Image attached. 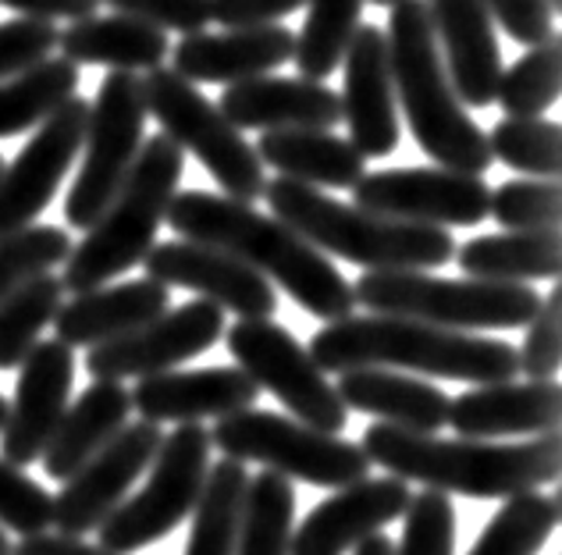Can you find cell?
Segmentation results:
<instances>
[{
    "mask_svg": "<svg viewBox=\"0 0 562 555\" xmlns=\"http://www.w3.org/2000/svg\"><path fill=\"white\" fill-rule=\"evenodd\" d=\"M165 225H171L182 239L214 246L243 260L249 271L285 288L306 314L328 325L357 310V296L346 274L274 214L254 211V203L206 193V189H186L171 196Z\"/></svg>",
    "mask_w": 562,
    "mask_h": 555,
    "instance_id": "cell-1",
    "label": "cell"
},
{
    "mask_svg": "<svg viewBox=\"0 0 562 555\" xmlns=\"http://www.w3.org/2000/svg\"><path fill=\"white\" fill-rule=\"evenodd\" d=\"M306 353L324 374L389 367L467 385H498L520 374L516 346L509 342L389 314H349L342 320H331L310 339Z\"/></svg>",
    "mask_w": 562,
    "mask_h": 555,
    "instance_id": "cell-2",
    "label": "cell"
},
{
    "mask_svg": "<svg viewBox=\"0 0 562 555\" xmlns=\"http://www.w3.org/2000/svg\"><path fill=\"white\" fill-rule=\"evenodd\" d=\"M367 460L398 480L467 499H509L559 477V431L530 442H487V438H435L389 423L363 431Z\"/></svg>",
    "mask_w": 562,
    "mask_h": 555,
    "instance_id": "cell-3",
    "label": "cell"
},
{
    "mask_svg": "<svg viewBox=\"0 0 562 555\" xmlns=\"http://www.w3.org/2000/svg\"><path fill=\"white\" fill-rule=\"evenodd\" d=\"M389 65L395 104L403 107L413 139L435 165L463 174H484L492 150L481 125L456 97L441 61L431 14L424 0H398L389 14Z\"/></svg>",
    "mask_w": 562,
    "mask_h": 555,
    "instance_id": "cell-4",
    "label": "cell"
},
{
    "mask_svg": "<svg viewBox=\"0 0 562 555\" xmlns=\"http://www.w3.org/2000/svg\"><path fill=\"white\" fill-rule=\"evenodd\" d=\"M263 200L278 222L300 231L314 250L342 257L363 271H431L446 268L456 253L449 228L381 217L281 174L263 185Z\"/></svg>",
    "mask_w": 562,
    "mask_h": 555,
    "instance_id": "cell-5",
    "label": "cell"
},
{
    "mask_svg": "<svg viewBox=\"0 0 562 555\" xmlns=\"http://www.w3.org/2000/svg\"><path fill=\"white\" fill-rule=\"evenodd\" d=\"M182 171L186 154L165 133L143 139L125 185L117 189L108 211L86 228V239L71 246L61 274L65 292L100 288L143 264V257L157 246V231L165 225L171 196L179 193Z\"/></svg>",
    "mask_w": 562,
    "mask_h": 555,
    "instance_id": "cell-6",
    "label": "cell"
},
{
    "mask_svg": "<svg viewBox=\"0 0 562 555\" xmlns=\"http://www.w3.org/2000/svg\"><path fill=\"white\" fill-rule=\"evenodd\" d=\"M357 306L371 314L409 317L452 331L527 328L541 296L535 285L484 282V278H438L427 271H363L352 285Z\"/></svg>",
    "mask_w": 562,
    "mask_h": 555,
    "instance_id": "cell-7",
    "label": "cell"
},
{
    "mask_svg": "<svg viewBox=\"0 0 562 555\" xmlns=\"http://www.w3.org/2000/svg\"><path fill=\"white\" fill-rule=\"evenodd\" d=\"M211 445L225 460L260 463L281 477L317 488H346L352 480H363L374 466L360 442H346L295 417L254 410V406L221 417L211 431Z\"/></svg>",
    "mask_w": 562,
    "mask_h": 555,
    "instance_id": "cell-8",
    "label": "cell"
},
{
    "mask_svg": "<svg viewBox=\"0 0 562 555\" xmlns=\"http://www.w3.org/2000/svg\"><path fill=\"white\" fill-rule=\"evenodd\" d=\"M146 114L157 118L179 150L192 154L206 168V174L217 182L221 196H232L239 203H254L263 196V165L254 146L246 143L243 128H235L217 104H211L200 86L182 79L175 68H150L143 79Z\"/></svg>",
    "mask_w": 562,
    "mask_h": 555,
    "instance_id": "cell-9",
    "label": "cell"
},
{
    "mask_svg": "<svg viewBox=\"0 0 562 555\" xmlns=\"http://www.w3.org/2000/svg\"><path fill=\"white\" fill-rule=\"evenodd\" d=\"M146 118L143 79L136 71H111L86 114L82 165L65 196V222L71 228H90L125 185L146 139Z\"/></svg>",
    "mask_w": 562,
    "mask_h": 555,
    "instance_id": "cell-10",
    "label": "cell"
},
{
    "mask_svg": "<svg viewBox=\"0 0 562 555\" xmlns=\"http://www.w3.org/2000/svg\"><path fill=\"white\" fill-rule=\"evenodd\" d=\"M211 431L203 423H179L160 438V449L150 463V480L125 499L97 528L100 548L132 555L168 537L196 506L206 471H211Z\"/></svg>",
    "mask_w": 562,
    "mask_h": 555,
    "instance_id": "cell-11",
    "label": "cell"
},
{
    "mask_svg": "<svg viewBox=\"0 0 562 555\" xmlns=\"http://www.w3.org/2000/svg\"><path fill=\"white\" fill-rule=\"evenodd\" d=\"M225 335L228 353L254 377L257 388H268L300 423H310V428L328 434H342L349 423V410L338 399L328 374L317 367L314 356L306 353L289 328H281L274 317H263L239 320Z\"/></svg>",
    "mask_w": 562,
    "mask_h": 555,
    "instance_id": "cell-12",
    "label": "cell"
},
{
    "mask_svg": "<svg viewBox=\"0 0 562 555\" xmlns=\"http://www.w3.org/2000/svg\"><path fill=\"white\" fill-rule=\"evenodd\" d=\"M160 423L128 420L93 460H86L54 495L50 528L61 537H86L128 499L160 449Z\"/></svg>",
    "mask_w": 562,
    "mask_h": 555,
    "instance_id": "cell-13",
    "label": "cell"
},
{
    "mask_svg": "<svg viewBox=\"0 0 562 555\" xmlns=\"http://www.w3.org/2000/svg\"><path fill=\"white\" fill-rule=\"evenodd\" d=\"M357 207L395 217V222L435 225V228H467L487 217L484 174H463L449 168H389L371 171L352 185Z\"/></svg>",
    "mask_w": 562,
    "mask_h": 555,
    "instance_id": "cell-14",
    "label": "cell"
},
{
    "mask_svg": "<svg viewBox=\"0 0 562 555\" xmlns=\"http://www.w3.org/2000/svg\"><path fill=\"white\" fill-rule=\"evenodd\" d=\"M225 310L211 299H192L168 306L165 314L146 320L143 328L93 346L86 356V371L93 382H125V377H150L175 371L179 363L206 353L225 335Z\"/></svg>",
    "mask_w": 562,
    "mask_h": 555,
    "instance_id": "cell-15",
    "label": "cell"
},
{
    "mask_svg": "<svg viewBox=\"0 0 562 555\" xmlns=\"http://www.w3.org/2000/svg\"><path fill=\"white\" fill-rule=\"evenodd\" d=\"M86 114L90 100L79 93L68 97L47 122L36 125V136L22 146L19 157L0 168V239L29 228L50 207L82 150Z\"/></svg>",
    "mask_w": 562,
    "mask_h": 555,
    "instance_id": "cell-16",
    "label": "cell"
},
{
    "mask_svg": "<svg viewBox=\"0 0 562 555\" xmlns=\"http://www.w3.org/2000/svg\"><path fill=\"white\" fill-rule=\"evenodd\" d=\"M76 388V353L57 342H36L19 363L14 403H8V420L0 428V460L11 466H29L43 456L57 423L71 406Z\"/></svg>",
    "mask_w": 562,
    "mask_h": 555,
    "instance_id": "cell-17",
    "label": "cell"
},
{
    "mask_svg": "<svg viewBox=\"0 0 562 555\" xmlns=\"http://www.w3.org/2000/svg\"><path fill=\"white\" fill-rule=\"evenodd\" d=\"M146 278H154L160 285H179L196 292V296L217 303L221 310L239 314V320H263L274 317L278 310V292L268 278L249 271L243 260H235L225 250L214 246L179 239V242H160L143 257Z\"/></svg>",
    "mask_w": 562,
    "mask_h": 555,
    "instance_id": "cell-18",
    "label": "cell"
},
{
    "mask_svg": "<svg viewBox=\"0 0 562 555\" xmlns=\"http://www.w3.org/2000/svg\"><path fill=\"white\" fill-rule=\"evenodd\" d=\"M409 499V480H398L392 474L335 488L331 499L314 506L300 528H292L289 555H349L363 537L403 517Z\"/></svg>",
    "mask_w": 562,
    "mask_h": 555,
    "instance_id": "cell-19",
    "label": "cell"
},
{
    "mask_svg": "<svg viewBox=\"0 0 562 555\" xmlns=\"http://www.w3.org/2000/svg\"><path fill=\"white\" fill-rule=\"evenodd\" d=\"M342 122L360 157H389L398 150V104L389 65V36L378 25H360L346 47Z\"/></svg>",
    "mask_w": 562,
    "mask_h": 555,
    "instance_id": "cell-20",
    "label": "cell"
},
{
    "mask_svg": "<svg viewBox=\"0 0 562 555\" xmlns=\"http://www.w3.org/2000/svg\"><path fill=\"white\" fill-rule=\"evenodd\" d=\"M446 76L463 107L495 104L502 79V50L495 22L481 0H424Z\"/></svg>",
    "mask_w": 562,
    "mask_h": 555,
    "instance_id": "cell-21",
    "label": "cell"
},
{
    "mask_svg": "<svg viewBox=\"0 0 562 555\" xmlns=\"http://www.w3.org/2000/svg\"><path fill=\"white\" fill-rule=\"evenodd\" d=\"M257 396L260 388L243 367L165 371L139 377L132 388V410L150 423H200L239 414L254 406Z\"/></svg>",
    "mask_w": 562,
    "mask_h": 555,
    "instance_id": "cell-22",
    "label": "cell"
},
{
    "mask_svg": "<svg viewBox=\"0 0 562 555\" xmlns=\"http://www.w3.org/2000/svg\"><path fill=\"white\" fill-rule=\"evenodd\" d=\"M295 33L289 25H249L225 33H192L171 47V68L192 86L200 82H246L271 76L274 68L292 61Z\"/></svg>",
    "mask_w": 562,
    "mask_h": 555,
    "instance_id": "cell-23",
    "label": "cell"
},
{
    "mask_svg": "<svg viewBox=\"0 0 562 555\" xmlns=\"http://www.w3.org/2000/svg\"><path fill=\"white\" fill-rule=\"evenodd\" d=\"M217 107L235 128H260V133L335 128L342 122L338 93L317 79H285V76L246 79L225 86Z\"/></svg>",
    "mask_w": 562,
    "mask_h": 555,
    "instance_id": "cell-24",
    "label": "cell"
},
{
    "mask_svg": "<svg viewBox=\"0 0 562 555\" xmlns=\"http://www.w3.org/2000/svg\"><path fill=\"white\" fill-rule=\"evenodd\" d=\"M555 382H498L477 385L449 399V428L460 438H538L559 431Z\"/></svg>",
    "mask_w": 562,
    "mask_h": 555,
    "instance_id": "cell-25",
    "label": "cell"
},
{
    "mask_svg": "<svg viewBox=\"0 0 562 555\" xmlns=\"http://www.w3.org/2000/svg\"><path fill=\"white\" fill-rule=\"evenodd\" d=\"M171 306L168 285L154 282V278H136V282L100 285L90 292H76V299L61 303L54 317L57 342L68 349L76 346H103L111 339L143 328L146 320L160 317Z\"/></svg>",
    "mask_w": 562,
    "mask_h": 555,
    "instance_id": "cell-26",
    "label": "cell"
},
{
    "mask_svg": "<svg viewBox=\"0 0 562 555\" xmlns=\"http://www.w3.org/2000/svg\"><path fill=\"white\" fill-rule=\"evenodd\" d=\"M338 399L346 410L381 417V423L417 434H435L449 423V396L431 382L389 367H357L338 374Z\"/></svg>",
    "mask_w": 562,
    "mask_h": 555,
    "instance_id": "cell-27",
    "label": "cell"
},
{
    "mask_svg": "<svg viewBox=\"0 0 562 555\" xmlns=\"http://www.w3.org/2000/svg\"><path fill=\"white\" fill-rule=\"evenodd\" d=\"M57 50L71 65H103L111 71H150L171 54L168 33L128 14H86L61 36Z\"/></svg>",
    "mask_w": 562,
    "mask_h": 555,
    "instance_id": "cell-28",
    "label": "cell"
},
{
    "mask_svg": "<svg viewBox=\"0 0 562 555\" xmlns=\"http://www.w3.org/2000/svg\"><path fill=\"white\" fill-rule=\"evenodd\" d=\"M132 420V392L122 382H93L68 406L54 438L43 449V471L54 480H68L86 460L111 442Z\"/></svg>",
    "mask_w": 562,
    "mask_h": 555,
    "instance_id": "cell-29",
    "label": "cell"
},
{
    "mask_svg": "<svg viewBox=\"0 0 562 555\" xmlns=\"http://www.w3.org/2000/svg\"><path fill=\"white\" fill-rule=\"evenodd\" d=\"M254 150L263 168H274L281 179L314 189H352L367 174V157H360L349 139H338L335 128L263 133Z\"/></svg>",
    "mask_w": 562,
    "mask_h": 555,
    "instance_id": "cell-30",
    "label": "cell"
},
{
    "mask_svg": "<svg viewBox=\"0 0 562 555\" xmlns=\"http://www.w3.org/2000/svg\"><path fill=\"white\" fill-rule=\"evenodd\" d=\"M452 257L467 271V278L516 282V285L552 282L559 274V228L477 236L456 246Z\"/></svg>",
    "mask_w": 562,
    "mask_h": 555,
    "instance_id": "cell-31",
    "label": "cell"
},
{
    "mask_svg": "<svg viewBox=\"0 0 562 555\" xmlns=\"http://www.w3.org/2000/svg\"><path fill=\"white\" fill-rule=\"evenodd\" d=\"M246 488H249L246 463L221 460L217 466L206 471L203 491L196 506H192L186 555H239Z\"/></svg>",
    "mask_w": 562,
    "mask_h": 555,
    "instance_id": "cell-32",
    "label": "cell"
},
{
    "mask_svg": "<svg viewBox=\"0 0 562 555\" xmlns=\"http://www.w3.org/2000/svg\"><path fill=\"white\" fill-rule=\"evenodd\" d=\"M79 93V65L47 57L22 76L0 82V139L29 133Z\"/></svg>",
    "mask_w": 562,
    "mask_h": 555,
    "instance_id": "cell-33",
    "label": "cell"
},
{
    "mask_svg": "<svg viewBox=\"0 0 562 555\" xmlns=\"http://www.w3.org/2000/svg\"><path fill=\"white\" fill-rule=\"evenodd\" d=\"M367 0H306L303 29L295 33L292 61L303 79L324 82L342 65L349 39L357 36Z\"/></svg>",
    "mask_w": 562,
    "mask_h": 555,
    "instance_id": "cell-34",
    "label": "cell"
},
{
    "mask_svg": "<svg viewBox=\"0 0 562 555\" xmlns=\"http://www.w3.org/2000/svg\"><path fill=\"white\" fill-rule=\"evenodd\" d=\"M65 303V285L57 274H36L33 282L0 299V371H19L29 349L40 342L43 328L54 325Z\"/></svg>",
    "mask_w": 562,
    "mask_h": 555,
    "instance_id": "cell-35",
    "label": "cell"
},
{
    "mask_svg": "<svg viewBox=\"0 0 562 555\" xmlns=\"http://www.w3.org/2000/svg\"><path fill=\"white\" fill-rule=\"evenodd\" d=\"M559 523V502L552 495L516 491L473 542L467 555H538Z\"/></svg>",
    "mask_w": 562,
    "mask_h": 555,
    "instance_id": "cell-36",
    "label": "cell"
},
{
    "mask_svg": "<svg viewBox=\"0 0 562 555\" xmlns=\"http://www.w3.org/2000/svg\"><path fill=\"white\" fill-rule=\"evenodd\" d=\"M292 520H295L292 480L274 471L254 474L243 506L239 555H289Z\"/></svg>",
    "mask_w": 562,
    "mask_h": 555,
    "instance_id": "cell-37",
    "label": "cell"
},
{
    "mask_svg": "<svg viewBox=\"0 0 562 555\" xmlns=\"http://www.w3.org/2000/svg\"><path fill=\"white\" fill-rule=\"evenodd\" d=\"M559 76H562V43L559 36L527 47L516 65L502 68L495 100L506 111V118H544L559 100Z\"/></svg>",
    "mask_w": 562,
    "mask_h": 555,
    "instance_id": "cell-38",
    "label": "cell"
},
{
    "mask_svg": "<svg viewBox=\"0 0 562 555\" xmlns=\"http://www.w3.org/2000/svg\"><path fill=\"white\" fill-rule=\"evenodd\" d=\"M559 125L549 118H502L487 136V150H492V160H502L506 168L524 171L530 179H559Z\"/></svg>",
    "mask_w": 562,
    "mask_h": 555,
    "instance_id": "cell-39",
    "label": "cell"
},
{
    "mask_svg": "<svg viewBox=\"0 0 562 555\" xmlns=\"http://www.w3.org/2000/svg\"><path fill=\"white\" fill-rule=\"evenodd\" d=\"M71 253V236L57 225H29L14 236L0 239V299H8L14 288L33 282L36 274H47L65 264Z\"/></svg>",
    "mask_w": 562,
    "mask_h": 555,
    "instance_id": "cell-40",
    "label": "cell"
},
{
    "mask_svg": "<svg viewBox=\"0 0 562 555\" xmlns=\"http://www.w3.org/2000/svg\"><path fill=\"white\" fill-rule=\"evenodd\" d=\"M487 217L502 231H541L559 228V182L555 179H513L492 189Z\"/></svg>",
    "mask_w": 562,
    "mask_h": 555,
    "instance_id": "cell-41",
    "label": "cell"
},
{
    "mask_svg": "<svg viewBox=\"0 0 562 555\" xmlns=\"http://www.w3.org/2000/svg\"><path fill=\"white\" fill-rule=\"evenodd\" d=\"M406 531L395 555H456V509L441 491H420L406 506Z\"/></svg>",
    "mask_w": 562,
    "mask_h": 555,
    "instance_id": "cell-42",
    "label": "cell"
},
{
    "mask_svg": "<svg viewBox=\"0 0 562 555\" xmlns=\"http://www.w3.org/2000/svg\"><path fill=\"white\" fill-rule=\"evenodd\" d=\"M50 506L54 495L22 474V466L0 460V528L14 534H43L50 531Z\"/></svg>",
    "mask_w": 562,
    "mask_h": 555,
    "instance_id": "cell-43",
    "label": "cell"
},
{
    "mask_svg": "<svg viewBox=\"0 0 562 555\" xmlns=\"http://www.w3.org/2000/svg\"><path fill=\"white\" fill-rule=\"evenodd\" d=\"M559 310H562V292L559 285L541 296L535 317L527 320V339L516 349L520 360V374L527 382H555L559 374Z\"/></svg>",
    "mask_w": 562,
    "mask_h": 555,
    "instance_id": "cell-44",
    "label": "cell"
},
{
    "mask_svg": "<svg viewBox=\"0 0 562 555\" xmlns=\"http://www.w3.org/2000/svg\"><path fill=\"white\" fill-rule=\"evenodd\" d=\"M57 25L43 19H11L0 22V82L36 68L57 50Z\"/></svg>",
    "mask_w": 562,
    "mask_h": 555,
    "instance_id": "cell-45",
    "label": "cell"
},
{
    "mask_svg": "<svg viewBox=\"0 0 562 555\" xmlns=\"http://www.w3.org/2000/svg\"><path fill=\"white\" fill-rule=\"evenodd\" d=\"M114 14H128L146 25L175 29V33H203V25H211V0H100Z\"/></svg>",
    "mask_w": 562,
    "mask_h": 555,
    "instance_id": "cell-46",
    "label": "cell"
},
{
    "mask_svg": "<svg viewBox=\"0 0 562 555\" xmlns=\"http://www.w3.org/2000/svg\"><path fill=\"white\" fill-rule=\"evenodd\" d=\"M481 4L492 14V22L502 25V33L524 47H538L555 36V14L549 0H481Z\"/></svg>",
    "mask_w": 562,
    "mask_h": 555,
    "instance_id": "cell-47",
    "label": "cell"
},
{
    "mask_svg": "<svg viewBox=\"0 0 562 555\" xmlns=\"http://www.w3.org/2000/svg\"><path fill=\"white\" fill-rule=\"evenodd\" d=\"M303 8H306V0H211V22L225 29L271 25Z\"/></svg>",
    "mask_w": 562,
    "mask_h": 555,
    "instance_id": "cell-48",
    "label": "cell"
},
{
    "mask_svg": "<svg viewBox=\"0 0 562 555\" xmlns=\"http://www.w3.org/2000/svg\"><path fill=\"white\" fill-rule=\"evenodd\" d=\"M0 8L19 11V19H43V22H57V19H86V14H97L100 0H0Z\"/></svg>",
    "mask_w": 562,
    "mask_h": 555,
    "instance_id": "cell-49",
    "label": "cell"
},
{
    "mask_svg": "<svg viewBox=\"0 0 562 555\" xmlns=\"http://www.w3.org/2000/svg\"><path fill=\"white\" fill-rule=\"evenodd\" d=\"M11 555H117L100 545H86L82 537H61V534H29L19 545H11Z\"/></svg>",
    "mask_w": 562,
    "mask_h": 555,
    "instance_id": "cell-50",
    "label": "cell"
},
{
    "mask_svg": "<svg viewBox=\"0 0 562 555\" xmlns=\"http://www.w3.org/2000/svg\"><path fill=\"white\" fill-rule=\"evenodd\" d=\"M357 555H395V545L378 531L371 537H363V542L357 545Z\"/></svg>",
    "mask_w": 562,
    "mask_h": 555,
    "instance_id": "cell-51",
    "label": "cell"
},
{
    "mask_svg": "<svg viewBox=\"0 0 562 555\" xmlns=\"http://www.w3.org/2000/svg\"><path fill=\"white\" fill-rule=\"evenodd\" d=\"M0 555H11V537L4 528H0Z\"/></svg>",
    "mask_w": 562,
    "mask_h": 555,
    "instance_id": "cell-52",
    "label": "cell"
},
{
    "mask_svg": "<svg viewBox=\"0 0 562 555\" xmlns=\"http://www.w3.org/2000/svg\"><path fill=\"white\" fill-rule=\"evenodd\" d=\"M4 420H8V399L0 396V428H4Z\"/></svg>",
    "mask_w": 562,
    "mask_h": 555,
    "instance_id": "cell-53",
    "label": "cell"
},
{
    "mask_svg": "<svg viewBox=\"0 0 562 555\" xmlns=\"http://www.w3.org/2000/svg\"><path fill=\"white\" fill-rule=\"evenodd\" d=\"M371 4H378V8H392V4H398V0H371Z\"/></svg>",
    "mask_w": 562,
    "mask_h": 555,
    "instance_id": "cell-54",
    "label": "cell"
},
{
    "mask_svg": "<svg viewBox=\"0 0 562 555\" xmlns=\"http://www.w3.org/2000/svg\"><path fill=\"white\" fill-rule=\"evenodd\" d=\"M549 8H552V14H555V11H562V0H549Z\"/></svg>",
    "mask_w": 562,
    "mask_h": 555,
    "instance_id": "cell-55",
    "label": "cell"
},
{
    "mask_svg": "<svg viewBox=\"0 0 562 555\" xmlns=\"http://www.w3.org/2000/svg\"><path fill=\"white\" fill-rule=\"evenodd\" d=\"M0 168H4V157H0Z\"/></svg>",
    "mask_w": 562,
    "mask_h": 555,
    "instance_id": "cell-56",
    "label": "cell"
}]
</instances>
